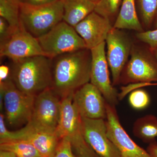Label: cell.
Returning a JSON list of instances; mask_svg holds the SVG:
<instances>
[{
    "instance_id": "20",
    "label": "cell",
    "mask_w": 157,
    "mask_h": 157,
    "mask_svg": "<svg viewBox=\"0 0 157 157\" xmlns=\"http://www.w3.org/2000/svg\"><path fill=\"white\" fill-rule=\"evenodd\" d=\"M0 150L11 152L17 157H42L32 144L23 140L0 141Z\"/></svg>"
},
{
    "instance_id": "10",
    "label": "cell",
    "mask_w": 157,
    "mask_h": 157,
    "mask_svg": "<svg viewBox=\"0 0 157 157\" xmlns=\"http://www.w3.org/2000/svg\"><path fill=\"white\" fill-rule=\"evenodd\" d=\"M107 135L121 157H151L146 150L135 143L120 123L115 106L107 103Z\"/></svg>"
},
{
    "instance_id": "26",
    "label": "cell",
    "mask_w": 157,
    "mask_h": 157,
    "mask_svg": "<svg viewBox=\"0 0 157 157\" xmlns=\"http://www.w3.org/2000/svg\"><path fill=\"white\" fill-rule=\"evenodd\" d=\"M136 36L140 41L147 44L151 52L157 48V29L137 33Z\"/></svg>"
},
{
    "instance_id": "3",
    "label": "cell",
    "mask_w": 157,
    "mask_h": 157,
    "mask_svg": "<svg viewBox=\"0 0 157 157\" xmlns=\"http://www.w3.org/2000/svg\"><path fill=\"white\" fill-rule=\"evenodd\" d=\"M63 9L60 0L47 5L33 6L20 3V21L25 29L39 38L63 21Z\"/></svg>"
},
{
    "instance_id": "36",
    "label": "cell",
    "mask_w": 157,
    "mask_h": 157,
    "mask_svg": "<svg viewBox=\"0 0 157 157\" xmlns=\"http://www.w3.org/2000/svg\"><path fill=\"white\" fill-rule=\"evenodd\" d=\"M90 1H92V2H94L95 3H96V4H97V3H98L100 0H90Z\"/></svg>"
},
{
    "instance_id": "2",
    "label": "cell",
    "mask_w": 157,
    "mask_h": 157,
    "mask_svg": "<svg viewBox=\"0 0 157 157\" xmlns=\"http://www.w3.org/2000/svg\"><path fill=\"white\" fill-rule=\"evenodd\" d=\"M11 78L18 89L36 96L51 88L52 59L38 56L12 61Z\"/></svg>"
},
{
    "instance_id": "17",
    "label": "cell",
    "mask_w": 157,
    "mask_h": 157,
    "mask_svg": "<svg viewBox=\"0 0 157 157\" xmlns=\"http://www.w3.org/2000/svg\"><path fill=\"white\" fill-rule=\"evenodd\" d=\"M63 9V21L74 27L94 11L96 4L90 0H60Z\"/></svg>"
},
{
    "instance_id": "8",
    "label": "cell",
    "mask_w": 157,
    "mask_h": 157,
    "mask_svg": "<svg viewBox=\"0 0 157 157\" xmlns=\"http://www.w3.org/2000/svg\"><path fill=\"white\" fill-rule=\"evenodd\" d=\"M106 56L111 70L113 85L120 82L122 72L132 52V44L128 36L121 29L113 27L106 40Z\"/></svg>"
},
{
    "instance_id": "21",
    "label": "cell",
    "mask_w": 157,
    "mask_h": 157,
    "mask_svg": "<svg viewBox=\"0 0 157 157\" xmlns=\"http://www.w3.org/2000/svg\"><path fill=\"white\" fill-rule=\"evenodd\" d=\"M0 17L6 20L11 27L20 26V2L18 0H0Z\"/></svg>"
},
{
    "instance_id": "12",
    "label": "cell",
    "mask_w": 157,
    "mask_h": 157,
    "mask_svg": "<svg viewBox=\"0 0 157 157\" xmlns=\"http://www.w3.org/2000/svg\"><path fill=\"white\" fill-rule=\"evenodd\" d=\"M132 48L131 58L122 72L120 82L125 84L157 82L156 60Z\"/></svg>"
},
{
    "instance_id": "28",
    "label": "cell",
    "mask_w": 157,
    "mask_h": 157,
    "mask_svg": "<svg viewBox=\"0 0 157 157\" xmlns=\"http://www.w3.org/2000/svg\"><path fill=\"white\" fill-rule=\"evenodd\" d=\"M15 29L11 27L6 20L0 17V43L9 39Z\"/></svg>"
},
{
    "instance_id": "34",
    "label": "cell",
    "mask_w": 157,
    "mask_h": 157,
    "mask_svg": "<svg viewBox=\"0 0 157 157\" xmlns=\"http://www.w3.org/2000/svg\"><path fill=\"white\" fill-rule=\"evenodd\" d=\"M152 25H153L154 26L153 29H157V13L155 17L154 21V22L153 23Z\"/></svg>"
},
{
    "instance_id": "27",
    "label": "cell",
    "mask_w": 157,
    "mask_h": 157,
    "mask_svg": "<svg viewBox=\"0 0 157 157\" xmlns=\"http://www.w3.org/2000/svg\"><path fill=\"white\" fill-rule=\"evenodd\" d=\"M75 157H101L86 141L77 146L72 147Z\"/></svg>"
},
{
    "instance_id": "13",
    "label": "cell",
    "mask_w": 157,
    "mask_h": 157,
    "mask_svg": "<svg viewBox=\"0 0 157 157\" xmlns=\"http://www.w3.org/2000/svg\"><path fill=\"white\" fill-rule=\"evenodd\" d=\"M73 98V103L81 117L106 119L107 102L100 90L90 82L76 91Z\"/></svg>"
},
{
    "instance_id": "1",
    "label": "cell",
    "mask_w": 157,
    "mask_h": 157,
    "mask_svg": "<svg viewBox=\"0 0 157 157\" xmlns=\"http://www.w3.org/2000/svg\"><path fill=\"white\" fill-rule=\"evenodd\" d=\"M91 55L87 48L52 59L51 88L61 98L73 94L90 82Z\"/></svg>"
},
{
    "instance_id": "4",
    "label": "cell",
    "mask_w": 157,
    "mask_h": 157,
    "mask_svg": "<svg viewBox=\"0 0 157 157\" xmlns=\"http://www.w3.org/2000/svg\"><path fill=\"white\" fill-rule=\"evenodd\" d=\"M0 90L8 124L13 127L26 124L30 120L36 96L18 89L11 77L0 82Z\"/></svg>"
},
{
    "instance_id": "7",
    "label": "cell",
    "mask_w": 157,
    "mask_h": 157,
    "mask_svg": "<svg viewBox=\"0 0 157 157\" xmlns=\"http://www.w3.org/2000/svg\"><path fill=\"white\" fill-rule=\"evenodd\" d=\"M106 45V42H104L90 50L91 55L90 82L100 90L108 104L115 106L119 101V94L109 78Z\"/></svg>"
},
{
    "instance_id": "11",
    "label": "cell",
    "mask_w": 157,
    "mask_h": 157,
    "mask_svg": "<svg viewBox=\"0 0 157 157\" xmlns=\"http://www.w3.org/2000/svg\"><path fill=\"white\" fill-rule=\"evenodd\" d=\"M81 131L86 143L101 157H121L107 136L105 119L81 117Z\"/></svg>"
},
{
    "instance_id": "29",
    "label": "cell",
    "mask_w": 157,
    "mask_h": 157,
    "mask_svg": "<svg viewBox=\"0 0 157 157\" xmlns=\"http://www.w3.org/2000/svg\"><path fill=\"white\" fill-rule=\"evenodd\" d=\"M20 2L33 6H40L47 5L56 2L58 0H18Z\"/></svg>"
},
{
    "instance_id": "6",
    "label": "cell",
    "mask_w": 157,
    "mask_h": 157,
    "mask_svg": "<svg viewBox=\"0 0 157 157\" xmlns=\"http://www.w3.org/2000/svg\"><path fill=\"white\" fill-rule=\"evenodd\" d=\"M60 98L51 88L37 94L30 120L27 124L37 130L56 133L60 114Z\"/></svg>"
},
{
    "instance_id": "18",
    "label": "cell",
    "mask_w": 157,
    "mask_h": 157,
    "mask_svg": "<svg viewBox=\"0 0 157 157\" xmlns=\"http://www.w3.org/2000/svg\"><path fill=\"white\" fill-rule=\"evenodd\" d=\"M113 27L132 30L137 33L144 31L137 17L135 0H122L120 11Z\"/></svg>"
},
{
    "instance_id": "24",
    "label": "cell",
    "mask_w": 157,
    "mask_h": 157,
    "mask_svg": "<svg viewBox=\"0 0 157 157\" xmlns=\"http://www.w3.org/2000/svg\"><path fill=\"white\" fill-rule=\"evenodd\" d=\"M121 2L122 0H100L96 4L94 11L101 16L109 18L116 13Z\"/></svg>"
},
{
    "instance_id": "23",
    "label": "cell",
    "mask_w": 157,
    "mask_h": 157,
    "mask_svg": "<svg viewBox=\"0 0 157 157\" xmlns=\"http://www.w3.org/2000/svg\"><path fill=\"white\" fill-rule=\"evenodd\" d=\"M131 107L137 110L147 108L150 103V97L146 91L142 89H135L132 91L128 98Z\"/></svg>"
},
{
    "instance_id": "22",
    "label": "cell",
    "mask_w": 157,
    "mask_h": 157,
    "mask_svg": "<svg viewBox=\"0 0 157 157\" xmlns=\"http://www.w3.org/2000/svg\"><path fill=\"white\" fill-rule=\"evenodd\" d=\"M141 17L144 25H152L157 13V0H139Z\"/></svg>"
},
{
    "instance_id": "33",
    "label": "cell",
    "mask_w": 157,
    "mask_h": 157,
    "mask_svg": "<svg viewBox=\"0 0 157 157\" xmlns=\"http://www.w3.org/2000/svg\"><path fill=\"white\" fill-rule=\"evenodd\" d=\"M141 87H144V86H157V82H150V83H141Z\"/></svg>"
},
{
    "instance_id": "32",
    "label": "cell",
    "mask_w": 157,
    "mask_h": 157,
    "mask_svg": "<svg viewBox=\"0 0 157 157\" xmlns=\"http://www.w3.org/2000/svg\"><path fill=\"white\" fill-rule=\"evenodd\" d=\"M0 157H17L11 152L0 150Z\"/></svg>"
},
{
    "instance_id": "15",
    "label": "cell",
    "mask_w": 157,
    "mask_h": 157,
    "mask_svg": "<svg viewBox=\"0 0 157 157\" xmlns=\"http://www.w3.org/2000/svg\"><path fill=\"white\" fill-rule=\"evenodd\" d=\"M23 140L32 144L42 157H51L60 139L56 133L40 131L26 124L16 131L6 130L4 140Z\"/></svg>"
},
{
    "instance_id": "5",
    "label": "cell",
    "mask_w": 157,
    "mask_h": 157,
    "mask_svg": "<svg viewBox=\"0 0 157 157\" xmlns=\"http://www.w3.org/2000/svg\"><path fill=\"white\" fill-rule=\"evenodd\" d=\"M37 39L45 56L51 59L87 48L84 41L74 28L63 21Z\"/></svg>"
},
{
    "instance_id": "16",
    "label": "cell",
    "mask_w": 157,
    "mask_h": 157,
    "mask_svg": "<svg viewBox=\"0 0 157 157\" xmlns=\"http://www.w3.org/2000/svg\"><path fill=\"white\" fill-rule=\"evenodd\" d=\"M113 27L109 18L94 11L74 28L84 41L86 48L90 50L106 42Z\"/></svg>"
},
{
    "instance_id": "30",
    "label": "cell",
    "mask_w": 157,
    "mask_h": 157,
    "mask_svg": "<svg viewBox=\"0 0 157 157\" xmlns=\"http://www.w3.org/2000/svg\"><path fill=\"white\" fill-rule=\"evenodd\" d=\"M11 77V69L6 65L0 67V82L4 81Z\"/></svg>"
},
{
    "instance_id": "25",
    "label": "cell",
    "mask_w": 157,
    "mask_h": 157,
    "mask_svg": "<svg viewBox=\"0 0 157 157\" xmlns=\"http://www.w3.org/2000/svg\"><path fill=\"white\" fill-rule=\"evenodd\" d=\"M51 157H75L70 140L66 138L60 139Z\"/></svg>"
},
{
    "instance_id": "9",
    "label": "cell",
    "mask_w": 157,
    "mask_h": 157,
    "mask_svg": "<svg viewBox=\"0 0 157 157\" xmlns=\"http://www.w3.org/2000/svg\"><path fill=\"white\" fill-rule=\"evenodd\" d=\"M45 56L38 39L28 32L22 25L14 30L9 39L0 43V56L11 61Z\"/></svg>"
},
{
    "instance_id": "35",
    "label": "cell",
    "mask_w": 157,
    "mask_h": 157,
    "mask_svg": "<svg viewBox=\"0 0 157 157\" xmlns=\"http://www.w3.org/2000/svg\"><path fill=\"white\" fill-rule=\"evenodd\" d=\"M152 52L153 53V55L154 56L157 62V48H156L155 50L153 51Z\"/></svg>"
},
{
    "instance_id": "19",
    "label": "cell",
    "mask_w": 157,
    "mask_h": 157,
    "mask_svg": "<svg viewBox=\"0 0 157 157\" xmlns=\"http://www.w3.org/2000/svg\"><path fill=\"white\" fill-rule=\"evenodd\" d=\"M133 132L135 136L144 142L150 144L155 141L157 137V117L149 114L139 118L134 123Z\"/></svg>"
},
{
    "instance_id": "14",
    "label": "cell",
    "mask_w": 157,
    "mask_h": 157,
    "mask_svg": "<svg viewBox=\"0 0 157 157\" xmlns=\"http://www.w3.org/2000/svg\"><path fill=\"white\" fill-rule=\"evenodd\" d=\"M73 94L61 99L60 114L55 133L59 139L67 138L72 145H76L85 140L82 133L81 117L73 103Z\"/></svg>"
},
{
    "instance_id": "31",
    "label": "cell",
    "mask_w": 157,
    "mask_h": 157,
    "mask_svg": "<svg viewBox=\"0 0 157 157\" xmlns=\"http://www.w3.org/2000/svg\"><path fill=\"white\" fill-rule=\"evenodd\" d=\"M146 151L151 157H157V142L155 140L151 143L149 144Z\"/></svg>"
}]
</instances>
